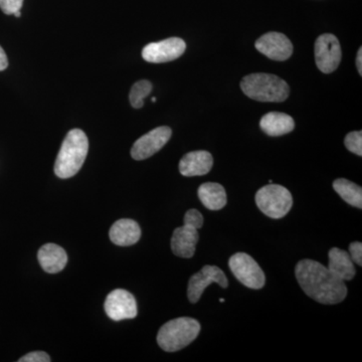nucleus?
<instances>
[{
	"mask_svg": "<svg viewBox=\"0 0 362 362\" xmlns=\"http://www.w3.org/2000/svg\"><path fill=\"white\" fill-rule=\"evenodd\" d=\"M240 88L246 96L259 102H284L290 95L289 85L272 74H251L243 78Z\"/></svg>",
	"mask_w": 362,
	"mask_h": 362,
	"instance_id": "nucleus-3",
	"label": "nucleus"
},
{
	"mask_svg": "<svg viewBox=\"0 0 362 362\" xmlns=\"http://www.w3.org/2000/svg\"><path fill=\"white\" fill-rule=\"evenodd\" d=\"M197 194L202 204L209 211H220L228 202L225 187L220 183H204L199 187Z\"/></svg>",
	"mask_w": 362,
	"mask_h": 362,
	"instance_id": "nucleus-19",
	"label": "nucleus"
},
{
	"mask_svg": "<svg viewBox=\"0 0 362 362\" xmlns=\"http://www.w3.org/2000/svg\"><path fill=\"white\" fill-rule=\"evenodd\" d=\"M230 271L238 281L251 289H262L266 277L259 264L246 252H237L228 261Z\"/></svg>",
	"mask_w": 362,
	"mask_h": 362,
	"instance_id": "nucleus-6",
	"label": "nucleus"
},
{
	"mask_svg": "<svg viewBox=\"0 0 362 362\" xmlns=\"http://www.w3.org/2000/svg\"><path fill=\"white\" fill-rule=\"evenodd\" d=\"M341 58V45L334 35L324 33L316 40V65L322 73H333L339 66Z\"/></svg>",
	"mask_w": 362,
	"mask_h": 362,
	"instance_id": "nucleus-7",
	"label": "nucleus"
},
{
	"mask_svg": "<svg viewBox=\"0 0 362 362\" xmlns=\"http://www.w3.org/2000/svg\"><path fill=\"white\" fill-rule=\"evenodd\" d=\"M345 147L352 153L362 156V132L354 131L346 135L344 140Z\"/></svg>",
	"mask_w": 362,
	"mask_h": 362,
	"instance_id": "nucleus-22",
	"label": "nucleus"
},
{
	"mask_svg": "<svg viewBox=\"0 0 362 362\" xmlns=\"http://www.w3.org/2000/svg\"><path fill=\"white\" fill-rule=\"evenodd\" d=\"M23 0H0V8L6 14H14L21 11Z\"/></svg>",
	"mask_w": 362,
	"mask_h": 362,
	"instance_id": "nucleus-24",
	"label": "nucleus"
},
{
	"mask_svg": "<svg viewBox=\"0 0 362 362\" xmlns=\"http://www.w3.org/2000/svg\"><path fill=\"white\" fill-rule=\"evenodd\" d=\"M298 283L307 296L318 303L338 304L347 296L344 281L333 275L329 269L313 259H302L295 268Z\"/></svg>",
	"mask_w": 362,
	"mask_h": 362,
	"instance_id": "nucleus-1",
	"label": "nucleus"
},
{
	"mask_svg": "<svg viewBox=\"0 0 362 362\" xmlns=\"http://www.w3.org/2000/svg\"><path fill=\"white\" fill-rule=\"evenodd\" d=\"M214 158L209 152L204 150L192 151L185 154L180 162V171L183 176L206 175L211 170Z\"/></svg>",
	"mask_w": 362,
	"mask_h": 362,
	"instance_id": "nucleus-14",
	"label": "nucleus"
},
{
	"mask_svg": "<svg viewBox=\"0 0 362 362\" xmlns=\"http://www.w3.org/2000/svg\"><path fill=\"white\" fill-rule=\"evenodd\" d=\"M40 265L49 274L63 271L68 263V255L63 247L56 244H45L37 252Z\"/></svg>",
	"mask_w": 362,
	"mask_h": 362,
	"instance_id": "nucleus-16",
	"label": "nucleus"
},
{
	"mask_svg": "<svg viewBox=\"0 0 362 362\" xmlns=\"http://www.w3.org/2000/svg\"><path fill=\"white\" fill-rule=\"evenodd\" d=\"M333 188L343 201L350 206L362 209V188L356 183L345 178H338L333 182Z\"/></svg>",
	"mask_w": 362,
	"mask_h": 362,
	"instance_id": "nucleus-20",
	"label": "nucleus"
},
{
	"mask_svg": "<svg viewBox=\"0 0 362 362\" xmlns=\"http://www.w3.org/2000/svg\"><path fill=\"white\" fill-rule=\"evenodd\" d=\"M7 66H8V61H7L6 52L0 47V71L6 70Z\"/></svg>",
	"mask_w": 362,
	"mask_h": 362,
	"instance_id": "nucleus-27",
	"label": "nucleus"
},
{
	"mask_svg": "<svg viewBox=\"0 0 362 362\" xmlns=\"http://www.w3.org/2000/svg\"><path fill=\"white\" fill-rule=\"evenodd\" d=\"M329 263L328 269L333 275L342 281H350L356 276V267L354 265L349 252L333 247L329 251Z\"/></svg>",
	"mask_w": 362,
	"mask_h": 362,
	"instance_id": "nucleus-18",
	"label": "nucleus"
},
{
	"mask_svg": "<svg viewBox=\"0 0 362 362\" xmlns=\"http://www.w3.org/2000/svg\"><path fill=\"white\" fill-rule=\"evenodd\" d=\"M199 235L197 228L185 225L175 228L171 238V250L175 256L189 259L194 257Z\"/></svg>",
	"mask_w": 362,
	"mask_h": 362,
	"instance_id": "nucleus-13",
	"label": "nucleus"
},
{
	"mask_svg": "<svg viewBox=\"0 0 362 362\" xmlns=\"http://www.w3.org/2000/svg\"><path fill=\"white\" fill-rule=\"evenodd\" d=\"M201 332V324L190 317H180L164 324L157 334V342L164 351L175 352L194 342Z\"/></svg>",
	"mask_w": 362,
	"mask_h": 362,
	"instance_id": "nucleus-4",
	"label": "nucleus"
},
{
	"mask_svg": "<svg viewBox=\"0 0 362 362\" xmlns=\"http://www.w3.org/2000/svg\"><path fill=\"white\" fill-rule=\"evenodd\" d=\"M105 311L114 321L133 319L137 316V303L130 292L123 289L112 291L105 301Z\"/></svg>",
	"mask_w": 362,
	"mask_h": 362,
	"instance_id": "nucleus-11",
	"label": "nucleus"
},
{
	"mask_svg": "<svg viewBox=\"0 0 362 362\" xmlns=\"http://www.w3.org/2000/svg\"><path fill=\"white\" fill-rule=\"evenodd\" d=\"M356 66L357 70H358V73L362 75V49L359 47L358 52H357V58H356Z\"/></svg>",
	"mask_w": 362,
	"mask_h": 362,
	"instance_id": "nucleus-28",
	"label": "nucleus"
},
{
	"mask_svg": "<svg viewBox=\"0 0 362 362\" xmlns=\"http://www.w3.org/2000/svg\"><path fill=\"white\" fill-rule=\"evenodd\" d=\"M183 223L185 225L192 226L194 228H201L202 225H204V216L202 214L199 213L197 209H189V211H187L185 214V218H183Z\"/></svg>",
	"mask_w": 362,
	"mask_h": 362,
	"instance_id": "nucleus-23",
	"label": "nucleus"
},
{
	"mask_svg": "<svg viewBox=\"0 0 362 362\" xmlns=\"http://www.w3.org/2000/svg\"><path fill=\"white\" fill-rule=\"evenodd\" d=\"M20 362H49L51 357L45 351H33L21 357Z\"/></svg>",
	"mask_w": 362,
	"mask_h": 362,
	"instance_id": "nucleus-25",
	"label": "nucleus"
},
{
	"mask_svg": "<svg viewBox=\"0 0 362 362\" xmlns=\"http://www.w3.org/2000/svg\"><path fill=\"white\" fill-rule=\"evenodd\" d=\"M89 140L84 131L73 129L66 134L61 150H59L54 173L62 180L73 177L77 175L87 157Z\"/></svg>",
	"mask_w": 362,
	"mask_h": 362,
	"instance_id": "nucleus-2",
	"label": "nucleus"
},
{
	"mask_svg": "<svg viewBox=\"0 0 362 362\" xmlns=\"http://www.w3.org/2000/svg\"><path fill=\"white\" fill-rule=\"evenodd\" d=\"M109 237L117 246H132L141 238V228L135 221L122 218L115 221L111 226Z\"/></svg>",
	"mask_w": 362,
	"mask_h": 362,
	"instance_id": "nucleus-15",
	"label": "nucleus"
},
{
	"mask_svg": "<svg viewBox=\"0 0 362 362\" xmlns=\"http://www.w3.org/2000/svg\"><path fill=\"white\" fill-rule=\"evenodd\" d=\"M256 204L259 211L274 220L284 218L293 206L291 192L282 185L270 183L259 188L256 194Z\"/></svg>",
	"mask_w": 362,
	"mask_h": 362,
	"instance_id": "nucleus-5",
	"label": "nucleus"
},
{
	"mask_svg": "<svg viewBox=\"0 0 362 362\" xmlns=\"http://www.w3.org/2000/svg\"><path fill=\"white\" fill-rule=\"evenodd\" d=\"M14 16H16V18H21V11H16V13H14Z\"/></svg>",
	"mask_w": 362,
	"mask_h": 362,
	"instance_id": "nucleus-29",
	"label": "nucleus"
},
{
	"mask_svg": "<svg viewBox=\"0 0 362 362\" xmlns=\"http://www.w3.org/2000/svg\"><path fill=\"white\" fill-rule=\"evenodd\" d=\"M349 256L354 263L362 266V244L361 242H354L349 245Z\"/></svg>",
	"mask_w": 362,
	"mask_h": 362,
	"instance_id": "nucleus-26",
	"label": "nucleus"
},
{
	"mask_svg": "<svg viewBox=\"0 0 362 362\" xmlns=\"http://www.w3.org/2000/svg\"><path fill=\"white\" fill-rule=\"evenodd\" d=\"M152 90V84L147 80H141L135 83L131 88L129 100L133 108L140 109L144 105V99Z\"/></svg>",
	"mask_w": 362,
	"mask_h": 362,
	"instance_id": "nucleus-21",
	"label": "nucleus"
},
{
	"mask_svg": "<svg viewBox=\"0 0 362 362\" xmlns=\"http://www.w3.org/2000/svg\"><path fill=\"white\" fill-rule=\"evenodd\" d=\"M259 127L272 137H277L292 132L295 128L294 119L288 114L280 112H270L262 117Z\"/></svg>",
	"mask_w": 362,
	"mask_h": 362,
	"instance_id": "nucleus-17",
	"label": "nucleus"
},
{
	"mask_svg": "<svg viewBox=\"0 0 362 362\" xmlns=\"http://www.w3.org/2000/svg\"><path fill=\"white\" fill-rule=\"evenodd\" d=\"M216 283L221 288L228 286V278L223 271L216 266H204L201 272L194 274L189 279L187 287V297L192 303H197L209 285Z\"/></svg>",
	"mask_w": 362,
	"mask_h": 362,
	"instance_id": "nucleus-10",
	"label": "nucleus"
},
{
	"mask_svg": "<svg viewBox=\"0 0 362 362\" xmlns=\"http://www.w3.org/2000/svg\"><path fill=\"white\" fill-rule=\"evenodd\" d=\"M173 135V131L168 126H161L143 135L133 144L131 156L135 160H144L157 153L165 146Z\"/></svg>",
	"mask_w": 362,
	"mask_h": 362,
	"instance_id": "nucleus-9",
	"label": "nucleus"
},
{
	"mask_svg": "<svg viewBox=\"0 0 362 362\" xmlns=\"http://www.w3.org/2000/svg\"><path fill=\"white\" fill-rule=\"evenodd\" d=\"M187 44L180 37H169L151 42L143 49L142 58L148 63L161 64L175 61L185 54Z\"/></svg>",
	"mask_w": 362,
	"mask_h": 362,
	"instance_id": "nucleus-8",
	"label": "nucleus"
},
{
	"mask_svg": "<svg viewBox=\"0 0 362 362\" xmlns=\"http://www.w3.org/2000/svg\"><path fill=\"white\" fill-rule=\"evenodd\" d=\"M255 47L261 54L273 61H286L293 54L291 40L280 33H268L262 35Z\"/></svg>",
	"mask_w": 362,
	"mask_h": 362,
	"instance_id": "nucleus-12",
	"label": "nucleus"
},
{
	"mask_svg": "<svg viewBox=\"0 0 362 362\" xmlns=\"http://www.w3.org/2000/svg\"><path fill=\"white\" fill-rule=\"evenodd\" d=\"M220 302H221V303H223V302H225V299H220Z\"/></svg>",
	"mask_w": 362,
	"mask_h": 362,
	"instance_id": "nucleus-31",
	"label": "nucleus"
},
{
	"mask_svg": "<svg viewBox=\"0 0 362 362\" xmlns=\"http://www.w3.org/2000/svg\"><path fill=\"white\" fill-rule=\"evenodd\" d=\"M152 102H153V103L156 102V98H152Z\"/></svg>",
	"mask_w": 362,
	"mask_h": 362,
	"instance_id": "nucleus-30",
	"label": "nucleus"
}]
</instances>
